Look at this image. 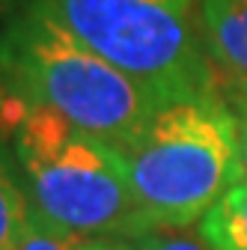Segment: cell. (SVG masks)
I'll return each instance as SVG.
<instances>
[{
  "instance_id": "7",
  "label": "cell",
  "mask_w": 247,
  "mask_h": 250,
  "mask_svg": "<svg viewBox=\"0 0 247 250\" xmlns=\"http://www.w3.org/2000/svg\"><path fill=\"white\" fill-rule=\"evenodd\" d=\"M197 224L214 250H247V182L232 185Z\"/></svg>"
},
{
  "instance_id": "3",
  "label": "cell",
  "mask_w": 247,
  "mask_h": 250,
  "mask_svg": "<svg viewBox=\"0 0 247 250\" xmlns=\"http://www.w3.org/2000/svg\"><path fill=\"white\" fill-rule=\"evenodd\" d=\"M116 152L134 200L155 227L197 224L241 182L235 116L224 89L161 104Z\"/></svg>"
},
{
  "instance_id": "6",
  "label": "cell",
  "mask_w": 247,
  "mask_h": 250,
  "mask_svg": "<svg viewBox=\"0 0 247 250\" xmlns=\"http://www.w3.org/2000/svg\"><path fill=\"white\" fill-rule=\"evenodd\" d=\"M27 221H30V197L24 191L12 149L6 137L0 134V250L21 247Z\"/></svg>"
},
{
  "instance_id": "4",
  "label": "cell",
  "mask_w": 247,
  "mask_h": 250,
  "mask_svg": "<svg viewBox=\"0 0 247 250\" xmlns=\"http://www.w3.org/2000/svg\"><path fill=\"white\" fill-rule=\"evenodd\" d=\"M75 36L158 104L221 92L197 0H51Z\"/></svg>"
},
{
  "instance_id": "8",
  "label": "cell",
  "mask_w": 247,
  "mask_h": 250,
  "mask_svg": "<svg viewBox=\"0 0 247 250\" xmlns=\"http://www.w3.org/2000/svg\"><path fill=\"white\" fill-rule=\"evenodd\" d=\"M134 250H214L200 229L188 227H152L134 238Z\"/></svg>"
},
{
  "instance_id": "1",
  "label": "cell",
  "mask_w": 247,
  "mask_h": 250,
  "mask_svg": "<svg viewBox=\"0 0 247 250\" xmlns=\"http://www.w3.org/2000/svg\"><path fill=\"white\" fill-rule=\"evenodd\" d=\"M0 89L66 116L110 146L131 143L161 104L96 54L51 0H15L0 24Z\"/></svg>"
},
{
  "instance_id": "11",
  "label": "cell",
  "mask_w": 247,
  "mask_h": 250,
  "mask_svg": "<svg viewBox=\"0 0 247 250\" xmlns=\"http://www.w3.org/2000/svg\"><path fill=\"white\" fill-rule=\"evenodd\" d=\"M75 250H134L131 238H81Z\"/></svg>"
},
{
  "instance_id": "9",
  "label": "cell",
  "mask_w": 247,
  "mask_h": 250,
  "mask_svg": "<svg viewBox=\"0 0 247 250\" xmlns=\"http://www.w3.org/2000/svg\"><path fill=\"white\" fill-rule=\"evenodd\" d=\"M224 96L232 107L235 116V140H238V173L241 182H247V78L241 75H226L224 72Z\"/></svg>"
},
{
  "instance_id": "2",
  "label": "cell",
  "mask_w": 247,
  "mask_h": 250,
  "mask_svg": "<svg viewBox=\"0 0 247 250\" xmlns=\"http://www.w3.org/2000/svg\"><path fill=\"white\" fill-rule=\"evenodd\" d=\"M0 134L33 211L75 238H140L155 224L131 194L116 146L0 89Z\"/></svg>"
},
{
  "instance_id": "10",
  "label": "cell",
  "mask_w": 247,
  "mask_h": 250,
  "mask_svg": "<svg viewBox=\"0 0 247 250\" xmlns=\"http://www.w3.org/2000/svg\"><path fill=\"white\" fill-rule=\"evenodd\" d=\"M81 238L57 229L54 224H48L39 211H33L30 206V221H27V229H24V238H21V247L18 250H75Z\"/></svg>"
},
{
  "instance_id": "5",
  "label": "cell",
  "mask_w": 247,
  "mask_h": 250,
  "mask_svg": "<svg viewBox=\"0 0 247 250\" xmlns=\"http://www.w3.org/2000/svg\"><path fill=\"white\" fill-rule=\"evenodd\" d=\"M214 62L247 78V0H197Z\"/></svg>"
}]
</instances>
